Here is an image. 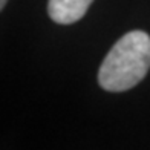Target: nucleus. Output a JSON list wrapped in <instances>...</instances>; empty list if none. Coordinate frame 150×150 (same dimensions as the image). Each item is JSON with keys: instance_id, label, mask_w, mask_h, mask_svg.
<instances>
[{"instance_id": "nucleus-1", "label": "nucleus", "mask_w": 150, "mask_h": 150, "mask_svg": "<svg viewBox=\"0 0 150 150\" xmlns=\"http://www.w3.org/2000/svg\"><path fill=\"white\" fill-rule=\"evenodd\" d=\"M150 69V35L144 31L124 34L109 51L98 71V83L107 92L136 86Z\"/></svg>"}, {"instance_id": "nucleus-2", "label": "nucleus", "mask_w": 150, "mask_h": 150, "mask_svg": "<svg viewBox=\"0 0 150 150\" xmlns=\"http://www.w3.org/2000/svg\"><path fill=\"white\" fill-rule=\"evenodd\" d=\"M93 0H49L47 14L58 25H72L83 18Z\"/></svg>"}, {"instance_id": "nucleus-3", "label": "nucleus", "mask_w": 150, "mask_h": 150, "mask_svg": "<svg viewBox=\"0 0 150 150\" xmlns=\"http://www.w3.org/2000/svg\"><path fill=\"white\" fill-rule=\"evenodd\" d=\"M6 2H8V0H0V11H2V9L5 8V5H6Z\"/></svg>"}]
</instances>
